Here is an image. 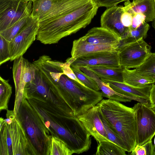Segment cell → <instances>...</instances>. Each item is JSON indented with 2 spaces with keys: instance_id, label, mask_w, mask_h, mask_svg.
Returning <instances> with one entry per match:
<instances>
[{
  "instance_id": "cell-27",
  "label": "cell",
  "mask_w": 155,
  "mask_h": 155,
  "mask_svg": "<svg viewBox=\"0 0 155 155\" xmlns=\"http://www.w3.org/2000/svg\"><path fill=\"white\" fill-rule=\"evenodd\" d=\"M97 85L103 97L108 99L119 102H130L131 100L127 98L125 96L117 93L114 91L109 85L103 81H100Z\"/></svg>"
},
{
  "instance_id": "cell-39",
  "label": "cell",
  "mask_w": 155,
  "mask_h": 155,
  "mask_svg": "<svg viewBox=\"0 0 155 155\" xmlns=\"http://www.w3.org/2000/svg\"><path fill=\"white\" fill-rule=\"evenodd\" d=\"M149 101L151 107L155 105V82L151 88Z\"/></svg>"
},
{
  "instance_id": "cell-33",
  "label": "cell",
  "mask_w": 155,
  "mask_h": 155,
  "mask_svg": "<svg viewBox=\"0 0 155 155\" xmlns=\"http://www.w3.org/2000/svg\"><path fill=\"white\" fill-rule=\"evenodd\" d=\"M9 42L0 35V65L10 60Z\"/></svg>"
},
{
  "instance_id": "cell-17",
  "label": "cell",
  "mask_w": 155,
  "mask_h": 155,
  "mask_svg": "<svg viewBox=\"0 0 155 155\" xmlns=\"http://www.w3.org/2000/svg\"><path fill=\"white\" fill-rule=\"evenodd\" d=\"M81 38L86 42L94 44H107L119 46L121 41L119 37L101 27L91 28Z\"/></svg>"
},
{
  "instance_id": "cell-14",
  "label": "cell",
  "mask_w": 155,
  "mask_h": 155,
  "mask_svg": "<svg viewBox=\"0 0 155 155\" xmlns=\"http://www.w3.org/2000/svg\"><path fill=\"white\" fill-rule=\"evenodd\" d=\"M115 92L131 100L148 104L152 85L143 88L134 87L124 82L113 81L101 79Z\"/></svg>"
},
{
  "instance_id": "cell-19",
  "label": "cell",
  "mask_w": 155,
  "mask_h": 155,
  "mask_svg": "<svg viewBox=\"0 0 155 155\" xmlns=\"http://www.w3.org/2000/svg\"><path fill=\"white\" fill-rule=\"evenodd\" d=\"M88 68L101 78L113 81L124 82L123 68L121 66H94Z\"/></svg>"
},
{
  "instance_id": "cell-13",
  "label": "cell",
  "mask_w": 155,
  "mask_h": 155,
  "mask_svg": "<svg viewBox=\"0 0 155 155\" xmlns=\"http://www.w3.org/2000/svg\"><path fill=\"white\" fill-rule=\"evenodd\" d=\"M123 12V6H116L107 8L101 16V27L109 30L121 41L127 37L130 30L124 26L121 19Z\"/></svg>"
},
{
  "instance_id": "cell-21",
  "label": "cell",
  "mask_w": 155,
  "mask_h": 155,
  "mask_svg": "<svg viewBox=\"0 0 155 155\" xmlns=\"http://www.w3.org/2000/svg\"><path fill=\"white\" fill-rule=\"evenodd\" d=\"M36 66L26 59L22 79L21 81L15 98L18 101L22 100L24 89L26 84L33 80L35 77Z\"/></svg>"
},
{
  "instance_id": "cell-37",
  "label": "cell",
  "mask_w": 155,
  "mask_h": 155,
  "mask_svg": "<svg viewBox=\"0 0 155 155\" xmlns=\"http://www.w3.org/2000/svg\"><path fill=\"white\" fill-rule=\"evenodd\" d=\"M133 17L132 15L123 10L121 17V21L123 25L129 28L132 24Z\"/></svg>"
},
{
  "instance_id": "cell-16",
  "label": "cell",
  "mask_w": 155,
  "mask_h": 155,
  "mask_svg": "<svg viewBox=\"0 0 155 155\" xmlns=\"http://www.w3.org/2000/svg\"><path fill=\"white\" fill-rule=\"evenodd\" d=\"M123 10L132 15L141 13L145 17L147 22L153 21L155 19V0H133L125 1Z\"/></svg>"
},
{
  "instance_id": "cell-30",
  "label": "cell",
  "mask_w": 155,
  "mask_h": 155,
  "mask_svg": "<svg viewBox=\"0 0 155 155\" xmlns=\"http://www.w3.org/2000/svg\"><path fill=\"white\" fill-rule=\"evenodd\" d=\"M100 115L105 130L107 138L109 140L115 143L126 151L125 145L120 137L117 132L106 120L101 113L100 110Z\"/></svg>"
},
{
  "instance_id": "cell-34",
  "label": "cell",
  "mask_w": 155,
  "mask_h": 155,
  "mask_svg": "<svg viewBox=\"0 0 155 155\" xmlns=\"http://www.w3.org/2000/svg\"><path fill=\"white\" fill-rule=\"evenodd\" d=\"M71 61L68 58L66 60V62L63 63L62 69L64 74L69 78L84 84L78 79L71 69Z\"/></svg>"
},
{
  "instance_id": "cell-38",
  "label": "cell",
  "mask_w": 155,
  "mask_h": 155,
  "mask_svg": "<svg viewBox=\"0 0 155 155\" xmlns=\"http://www.w3.org/2000/svg\"><path fill=\"white\" fill-rule=\"evenodd\" d=\"M6 118L4 119V121L8 124H10L16 118L13 110H7L6 114Z\"/></svg>"
},
{
  "instance_id": "cell-31",
  "label": "cell",
  "mask_w": 155,
  "mask_h": 155,
  "mask_svg": "<svg viewBox=\"0 0 155 155\" xmlns=\"http://www.w3.org/2000/svg\"><path fill=\"white\" fill-rule=\"evenodd\" d=\"M71 68L78 79L85 86L94 90L99 91L97 83L92 78L84 73L79 68Z\"/></svg>"
},
{
  "instance_id": "cell-41",
  "label": "cell",
  "mask_w": 155,
  "mask_h": 155,
  "mask_svg": "<svg viewBox=\"0 0 155 155\" xmlns=\"http://www.w3.org/2000/svg\"><path fill=\"white\" fill-rule=\"evenodd\" d=\"M151 107L155 111V105H154L153 106H152V107Z\"/></svg>"
},
{
  "instance_id": "cell-32",
  "label": "cell",
  "mask_w": 155,
  "mask_h": 155,
  "mask_svg": "<svg viewBox=\"0 0 155 155\" xmlns=\"http://www.w3.org/2000/svg\"><path fill=\"white\" fill-rule=\"evenodd\" d=\"M131 152V155H155V147L151 140L141 145L137 144Z\"/></svg>"
},
{
  "instance_id": "cell-9",
  "label": "cell",
  "mask_w": 155,
  "mask_h": 155,
  "mask_svg": "<svg viewBox=\"0 0 155 155\" xmlns=\"http://www.w3.org/2000/svg\"><path fill=\"white\" fill-rule=\"evenodd\" d=\"M39 25L38 18L33 17L27 25L9 42L11 61L22 56L35 40Z\"/></svg>"
},
{
  "instance_id": "cell-5",
  "label": "cell",
  "mask_w": 155,
  "mask_h": 155,
  "mask_svg": "<svg viewBox=\"0 0 155 155\" xmlns=\"http://www.w3.org/2000/svg\"><path fill=\"white\" fill-rule=\"evenodd\" d=\"M90 0H37L32 2L31 15L39 22L48 21L67 13Z\"/></svg>"
},
{
  "instance_id": "cell-12",
  "label": "cell",
  "mask_w": 155,
  "mask_h": 155,
  "mask_svg": "<svg viewBox=\"0 0 155 155\" xmlns=\"http://www.w3.org/2000/svg\"><path fill=\"white\" fill-rule=\"evenodd\" d=\"M10 126L12 155H38L21 124L16 118Z\"/></svg>"
},
{
  "instance_id": "cell-40",
  "label": "cell",
  "mask_w": 155,
  "mask_h": 155,
  "mask_svg": "<svg viewBox=\"0 0 155 155\" xmlns=\"http://www.w3.org/2000/svg\"><path fill=\"white\" fill-rule=\"evenodd\" d=\"M27 2H29L30 1H31L32 2H34L37 0H25Z\"/></svg>"
},
{
  "instance_id": "cell-3",
  "label": "cell",
  "mask_w": 155,
  "mask_h": 155,
  "mask_svg": "<svg viewBox=\"0 0 155 155\" xmlns=\"http://www.w3.org/2000/svg\"><path fill=\"white\" fill-rule=\"evenodd\" d=\"M97 104L106 120L120 137L126 151L131 152L137 145L136 117L133 107L109 99H102Z\"/></svg>"
},
{
  "instance_id": "cell-26",
  "label": "cell",
  "mask_w": 155,
  "mask_h": 155,
  "mask_svg": "<svg viewBox=\"0 0 155 155\" xmlns=\"http://www.w3.org/2000/svg\"><path fill=\"white\" fill-rule=\"evenodd\" d=\"M73 154V152L62 140L55 136L52 137L48 155H71Z\"/></svg>"
},
{
  "instance_id": "cell-2",
  "label": "cell",
  "mask_w": 155,
  "mask_h": 155,
  "mask_svg": "<svg viewBox=\"0 0 155 155\" xmlns=\"http://www.w3.org/2000/svg\"><path fill=\"white\" fill-rule=\"evenodd\" d=\"M45 79L49 86L63 98L75 117L83 114L103 99L101 92L69 78L60 67L50 69L45 75Z\"/></svg>"
},
{
  "instance_id": "cell-43",
  "label": "cell",
  "mask_w": 155,
  "mask_h": 155,
  "mask_svg": "<svg viewBox=\"0 0 155 155\" xmlns=\"http://www.w3.org/2000/svg\"></svg>"
},
{
  "instance_id": "cell-6",
  "label": "cell",
  "mask_w": 155,
  "mask_h": 155,
  "mask_svg": "<svg viewBox=\"0 0 155 155\" xmlns=\"http://www.w3.org/2000/svg\"><path fill=\"white\" fill-rule=\"evenodd\" d=\"M151 47L143 39L119 45L117 49L119 63L123 68H135L141 65L151 52Z\"/></svg>"
},
{
  "instance_id": "cell-11",
  "label": "cell",
  "mask_w": 155,
  "mask_h": 155,
  "mask_svg": "<svg viewBox=\"0 0 155 155\" xmlns=\"http://www.w3.org/2000/svg\"><path fill=\"white\" fill-rule=\"evenodd\" d=\"M100 66H120L117 51H101L88 54L75 59L71 64V67L79 68Z\"/></svg>"
},
{
  "instance_id": "cell-42",
  "label": "cell",
  "mask_w": 155,
  "mask_h": 155,
  "mask_svg": "<svg viewBox=\"0 0 155 155\" xmlns=\"http://www.w3.org/2000/svg\"><path fill=\"white\" fill-rule=\"evenodd\" d=\"M154 147H155V137H154Z\"/></svg>"
},
{
  "instance_id": "cell-22",
  "label": "cell",
  "mask_w": 155,
  "mask_h": 155,
  "mask_svg": "<svg viewBox=\"0 0 155 155\" xmlns=\"http://www.w3.org/2000/svg\"><path fill=\"white\" fill-rule=\"evenodd\" d=\"M32 17L31 14L22 18L9 28L0 31V35L10 42L27 25Z\"/></svg>"
},
{
  "instance_id": "cell-24",
  "label": "cell",
  "mask_w": 155,
  "mask_h": 155,
  "mask_svg": "<svg viewBox=\"0 0 155 155\" xmlns=\"http://www.w3.org/2000/svg\"><path fill=\"white\" fill-rule=\"evenodd\" d=\"M126 151L109 141H102L99 143L95 153L96 155H126Z\"/></svg>"
},
{
  "instance_id": "cell-8",
  "label": "cell",
  "mask_w": 155,
  "mask_h": 155,
  "mask_svg": "<svg viewBox=\"0 0 155 155\" xmlns=\"http://www.w3.org/2000/svg\"><path fill=\"white\" fill-rule=\"evenodd\" d=\"M32 3L25 0H0V31L31 14Z\"/></svg>"
},
{
  "instance_id": "cell-28",
  "label": "cell",
  "mask_w": 155,
  "mask_h": 155,
  "mask_svg": "<svg viewBox=\"0 0 155 155\" xmlns=\"http://www.w3.org/2000/svg\"><path fill=\"white\" fill-rule=\"evenodd\" d=\"M12 92L7 80L0 77V111L8 110V104Z\"/></svg>"
},
{
  "instance_id": "cell-23",
  "label": "cell",
  "mask_w": 155,
  "mask_h": 155,
  "mask_svg": "<svg viewBox=\"0 0 155 155\" xmlns=\"http://www.w3.org/2000/svg\"><path fill=\"white\" fill-rule=\"evenodd\" d=\"M150 28L149 24L144 21L136 28L130 30L127 37L121 41L119 45L130 43L145 39Z\"/></svg>"
},
{
  "instance_id": "cell-35",
  "label": "cell",
  "mask_w": 155,
  "mask_h": 155,
  "mask_svg": "<svg viewBox=\"0 0 155 155\" xmlns=\"http://www.w3.org/2000/svg\"><path fill=\"white\" fill-rule=\"evenodd\" d=\"M98 8L104 7L107 8L117 6L119 3L130 0H94Z\"/></svg>"
},
{
  "instance_id": "cell-15",
  "label": "cell",
  "mask_w": 155,
  "mask_h": 155,
  "mask_svg": "<svg viewBox=\"0 0 155 155\" xmlns=\"http://www.w3.org/2000/svg\"><path fill=\"white\" fill-rule=\"evenodd\" d=\"M119 46L88 43L81 37L73 41L71 58L75 59L88 54L101 51H117Z\"/></svg>"
},
{
  "instance_id": "cell-7",
  "label": "cell",
  "mask_w": 155,
  "mask_h": 155,
  "mask_svg": "<svg viewBox=\"0 0 155 155\" xmlns=\"http://www.w3.org/2000/svg\"><path fill=\"white\" fill-rule=\"evenodd\" d=\"M133 107L136 117L137 144L141 145L155 135V111L149 104L139 102Z\"/></svg>"
},
{
  "instance_id": "cell-29",
  "label": "cell",
  "mask_w": 155,
  "mask_h": 155,
  "mask_svg": "<svg viewBox=\"0 0 155 155\" xmlns=\"http://www.w3.org/2000/svg\"><path fill=\"white\" fill-rule=\"evenodd\" d=\"M25 60L22 56L14 61L12 73L15 94L18 92L20 82L22 79Z\"/></svg>"
},
{
  "instance_id": "cell-4",
  "label": "cell",
  "mask_w": 155,
  "mask_h": 155,
  "mask_svg": "<svg viewBox=\"0 0 155 155\" xmlns=\"http://www.w3.org/2000/svg\"><path fill=\"white\" fill-rule=\"evenodd\" d=\"M16 118L20 122L38 155H48L53 134L43 118L24 97Z\"/></svg>"
},
{
  "instance_id": "cell-20",
  "label": "cell",
  "mask_w": 155,
  "mask_h": 155,
  "mask_svg": "<svg viewBox=\"0 0 155 155\" xmlns=\"http://www.w3.org/2000/svg\"><path fill=\"white\" fill-rule=\"evenodd\" d=\"M0 118V155H12V142L10 131V124Z\"/></svg>"
},
{
  "instance_id": "cell-1",
  "label": "cell",
  "mask_w": 155,
  "mask_h": 155,
  "mask_svg": "<svg viewBox=\"0 0 155 155\" xmlns=\"http://www.w3.org/2000/svg\"><path fill=\"white\" fill-rule=\"evenodd\" d=\"M98 8L94 0H90L54 19L39 22L36 40L45 45L58 43L63 38L88 25L96 15Z\"/></svg>"
},
{
  "instance_id": "cell-25",
  "label": "cell",
  "mask_w": 155,
  "mask_h": 155,
  "mask_svg": "<svg viewBox=\"0 0 155 155\" xmlns=\"http://www.w3.org/2000/svg\"><path fill=\"white\" fill-rule=\"evenodd\" d=\"M135 69L140 74L155 82V52H151L144 62Z\"/></svg>"
},
{
  "instance_id": "cell-36",
  "label": "cell",
  "mask_w": 155,
  "mask_h": 155,
  "mask_svg": "<svg viewBox=\"0 0 155 155\" xmlns=\"http://www.w3.org/2000/svg\"><path fill=\"white\" fill-rule=\"evenodd\" d=\"M132 15V23L129 28L130 31L136 28L143 22L146 21L145 16L141 13H137Z\"/></svg>"
},
{
  "instance_id": "cell-10",
  "label": "cell",
  "mask_w": 155,
  "mask_h": 155,
  "mask_svg": "<svg viewBox=\"0 0 155 155\" xmlns=\"http://www.w3.org/2000/svg\"><path fill=\"white\" fill-rule=\"evenodd\" d=\"M100 111L99 106L96 104L77 117L89 134L98 143L104 141H110L101 119Z\"/></svg>"
},
{
  "instance_id": "cell-18",
  "label": "cell",
  "mask_w": 155,
  "mask_h": 155,
  "mask_svg": "<svg viewBox=\"0 0 155 155\" xmlns=\"http://www.w3.org/2000/svg\"><path fill=\"white\" fill-rule=\"evenodd\" d=\"M122 75L124 82L131 86L143 88L152 85L154 81L138 73L135 69L123 68Z\"/></svg>"
}]
</instances>
